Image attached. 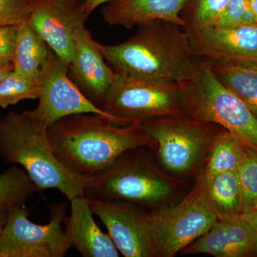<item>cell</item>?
<instances>
[{"label":"cell","mask_w":257,"mask_h":257,"mask_svg":"<svg viewBox=\"0 0 257 257\" xmlns=\"http://www.w3.org/2000/svg\"><path fill=\"white\" fill-rule=\"evenodd\" d=\"M248 147L237 137L221 128L208 155L203 175L210 177L237 170L246 156Z\"/></svg>","instance_id":"20"},{"label":"cell","mask_w":257,"mask_h":257,"mask_svg":"<svg viewBox=\"0 0 257 257\" xmlns=\"http://www.w3.org/2000/svg\"><path fill=\"white\" fill-rule=\"evenodd\" d=\"M67 204L54 203L46 224L32 222L25 206L12 208L0 236V257H64L71 248L62 223Z\"/></svg>","instance_id":"9"},{"label":"cell","mask_w":257,"mask_h":257,"mask_svg":"<svg viewBox=\"0 0 257 257\" xmlns=\"http://www.w3.org/2000/svg\"><path fill=\"white\" fill-rule=\"evenodd\" d=\"M109 1L111 0H84L82 3L83 10L87 18H89L96 8Z\"/></svg>","instance_id":"29"},{"label":"cell","mask_w":257,"mask_h":257,"mask_svg":"<svg viewBox=\"0 0 257 257\" xmlns=\"http://www.w3.org/2000/svg\"><path fill=\"white\" fill-rule=\"evenodd\" d=\"M254 19L248 0H230L213 26L236 27L253 25Z\"/></svg>","instance_id":"26"},{"label":"cell","mask_w":257,"mask_h":257,"mask_svg":"<svg viewBox=\"0 0 257 257\" xmlns=\"http://www.w3.org/2000/svg\"><path fill=\"white\" fill-rule=\"evenodd\" d=\"M205 180L209 199L219 219L241 214V192L237 170L221 172L205 177Z\"/></svg>","instance_id":"21"},{"label":"cell","mask_w":257,"mask_h":257,"mask_svg":"<svg viewBox=\"0 0 257 257\" xmlns=\"http://www.w3.org/2000/svg\"><path fill=\"white\" fill-rule=\"evenodd\" d=\"M184 0H111L101 8V18L111 26L133 29L155 20L170 22L183 28L180 12Z\"/></svg>","instance_id":"17"},{"label":"cell","mask_w":257,"mask_h":257,"mask_svg":"<svg viewBox=\"0 0 257 257\" xmlns=\"http://www.w3.org/2000/svg\"><path fill=\"white\" fill-rule=\"evenodd\" d=\"M8 219V210L0 208V236L4 229L5 225Z\"/></svg>","instance_id":"32"},{"label":"cell","mask_w":257,"mask_h":257,"mask_svg":"<svg viewBox=\"0 0 257 257\" xmlns=\"http://www.w3.org/2000/svg\"><path fill=\"white\" fill-rule=\"evenodd\" d=\"M101 108L127 122L186 116L178 82L115 73Z\"/></svg>","instance_id":"7"},{"label":"cell","mask_w":257,"mask_h":257,"mask_svg":"<svg viewBox=\"0 0 257 257\" xmlns=\"http://www.w3.org/2000/svg\"><path fill=\"white\" fill-rule=\"evenodd\" d=\"M240 216L243 220L246 221L257 231V208L248 211V212L243 213V214H240Z\"/></svg>","instance_id":"30"},{"label":"cell","mask_w":257,"mask_h":257,"mask_svg":"<svg viewBox=\"0 0 257 257\" xmlns=\"http://www.w3.org/2000/svg\"><path fill=\"white\" fill-rule=\"evenodd\" d=\"M87 199L119 253L125 257H157L155 209L122 201Z\"/></svg>","instance_id":"11"},{"label":"cell","mask_w":257,"mask_h":257,"mask_svg":"<svg viewBox=\"0 0 257 257\" xmlns=\"http://www.w3.org/2000/svg\"><path fill=\"white\" fill-rule=\"evenodd\" d=\"M40 92V81L11 71L0 82V107L5 109L21 101L38 99Z\"/></svg>","instance_id":"24"},{"label":"cell","mask_w":257,"mask_h":257,"mask_svg":"<svg viewBox=\"0 0 257 257\" xmlns=\"http://www.w3.org/2000/svg\"><path fill=\"white\" fill-rule=\"evenodd\" d=\"M209 62L216 77L257 118V60L244 59Z\"/></svg>","instance_id":"18"},{"label":"cell","mask_w":257,"mask_h":257,"mask_svg":"<svg viewBox=\"0 0 257 257\" xmlns=\"http://www.w3.org/2000/svg\"><path fill=\"white\" fill-rule=\"evenodd\" d=\"M13 70V64H0V82L5 76Z\"/></svg>","instance_id":"31"},{"label":"cell","mask_w":257,"mask_h":257,"mask_svg":"<svg viewBox=\"0 0 257 257\" xmlns=\"http://www.w3.org/2000/svg\"><path fill=\"white\" fill-rule=\"evenodd\" d=\"M138 27L136 33L121 43H99L109 67L115 73L130 77L178 80L192 57L184 29L162 20Z\"/></svg>","instance_id":"4"},{"label":"cell","mask_w":257,"mask_h":257,"mask_svg":"<svg viewBox=\"0 0 257 257\" xmlns=\"http://www.w3.org/2000/svg\"><path fill=\"white\" fill-rule=\"evenodd\" d=\"M77 1L81 2V3H84V0H77Z\"/></svg>","instance_id":"34"},{"label":"cell","mask_w":257,"mask_h":257,"mask_svg":"<svg viewBox=\"0 0 257 257\" xmlns=\"http://www.w3.org/2000/svg\"><path fill=\"white\" fill-rule=\"evenodd\" d=\"M241 192V213L248 212L257 204V151L248 147L246 156L238 167Z\"/></svg>","instance_id":"25"},{"label":"cell","mask_w":257,"mask_h":257,"mask_svg":"<svg viewBox=\"0 0 257 257\" xmlns=\"http://www.w3.org/2000/svg\"><path fill=\"white\" fill-rule=\"evenodd\" d=\"M155 211L158 257L176 256L219 219L202 173L179 202Z\"/></svg>","instance_id":"8"},{"label":"cell","mask_w":257,"mask_h":257,"mask_svg":"<svg viewBox=\"0 0 257 257\" xmlns=\"http://www.w3.org/2000/svg\"><path fill=\"white\" fill-rule=\"evenodd\" d=\"M155 142L157 156L176 177L197 179L221 126L187 116H165L141 122Z\"/></svg>","instance_id":"6"},{"label":"cell","mask_w":257,"mask_h":257,"mask_svg":"<svg viewBox=\"0 0 257 257\" xmlns=\"http://www.w3.org/2000/svg\"><path fill=\"white\" fill-rule=\"evenodd\" d=\"M48 135L64 167L85 177L100 173L128 150L156 146L141 123L124 126L97 114L66 116L49 126Z\"/></svg>","instance_id":"1"},{"label":"cell","mask_w":257,"mask_h":257,"mask_svg":"<svg viewBox=\"0 0 257 257\" xmlns=\"http://www.w3.org/2000/svg\"><path fill=\"white\" fill-rule=\"evenodd\" d=\"M37 189L27 172L18 165L0 174V208L9 210L25 206Z\"/></svg>","instance_id":"22"},{"label":"cell","mask_w":257,"mask_h":257,"mask_svg":"<svg viewBox=\"0 0 257 257\" xmlns=\"http://www.w3.org/2000/svg\"><path fill=\"white\" fill-rule=\"evenodd\" d=\"M150 150L139 147L124 152L112 165L93 176L84 196L133 203L151 209L179 202L192 187L161 169Z\"/></svg>","instance_id":"3"},{"label":"cell","mask_w":257,"mask_h":257,"mask_svg":"<svg viewBox=\"0 0 257 257\" xmlns=\"http://www.w3.org/2000/svg\"><path fill=\"white\" fill-rule=\"evenodd\" d=\"M49 49L46 42L37 35L28 21L20 24L12 62L13 70L28 78L39 80Z\"/></svg>","instance_id":"19"},{"label":"cell","mask_w":257,"mask_h":257,"mask_svg":"<svg viewBox=\"0 0 257 257\" xmlns=\"http://www.w3.org/2000/svg\"><path fill=\"white\" fill-rule=\"evenodd\" d=\"M32 8L33 0H0V27L28 21Z\"/></svg>","instance_id":"27"},{"label":"cell","mask_w":257,"mask_h":257,"mask_svg":"<svg viewBox=\"0 0 257 257\" xmlns=\"http://www.w3.org/2000/svg\"><path fill=\"white\" fill-rule=\"evenodd\" d=\"M0 157L27 172L37 190L57 189L69 202L84 195L92 177L72 173L56 157L48 127L28 111H11L0 121Z\"/></svg>","instance_id":"2"},{"label":"cell","mask_w":257,"mask_h":257,"mask_svg":"<svg viewBox=\"0 0 257 257\" xmlns=\"http://www.w3.org/2000/svg\"><path fill=\"white\" fill-rule=\"evenodd\" d=\"M69 73L84 95L101 108L115 72L106 62L99 42L93 39L85 25L76 32L74 55L69 65Z\"/></svg>","instance_id":"14"},{"label":"cell","mask_w":257,"mask_h":257,"mask_svg":"<svg viewBox=\"0 0 257 257\" xmlns=\"http://www.w3.org/2000/svg\"><path fill=\"white\" fill-rule=\"evenodd\" d=\"M256 256H257V243H256Z\"/></svg>","instance_id":"35"},{"label":"cell","mask_w":257,"mask_h":257,"mask_svg":"<svg viewBox=\"0 0 257 257\" xmlns=\"http://www.w3.org/2000/svg\"><path fill=\"white\" fill-rule=\"evenodd\" d=\"M256 208H257V204H256V207H255L254 209H256Z\"/></svg>","instance_id":"36"},{"label":"cell","mask_w":257,"mask_h":257,"mask_svg":"<svg viewBox=\"0 0 257 257\" xmlns=\"http://www.w3.org/2000/svg\"><path fill=\"white\" fill-rule=\"evenodd\" d=\"M39 81L41 92L38 105L28 112L47 127L62 118L77 114H100L116 124H130L89 100L69 77V66L50 49L42 64Z\"/></svg>","instance_id":"10"},{"label":"cell","mask_w":257,"mask_h":257,"mask_svg":"<svg viewBox=\"0 0 257 257\" xmlns=\"http://www.w3.org/2000/svg\"><path fill=\"white\" fill-rule=\"evenodd\" d=\"M69 202L70 214L64 222L71 248L84 257L119 256V251L109 235L103 232L94 220L87 198L83 195Z\"/></svg>","instance_id":"16"},{"label":"cell","mask_w":257,"mask_h":257,"mask_svg":"<svg viewBox=\"0 0 257 257\" xmlns=\"http://www.w3.org/2000/svg\"><path fill=\"white\" fill-rule=\"evenodd\" d=\"M257 231L240 215L218 219L206 234L181 251L215 257L256 256Z\"/></svg>","instance_id":"15"},{"label":"cell","mask_w":257,"mask_h":257,"mask_svg":"<svg viewBox=\"0 0 257 257\" xmlns=\"http://www.w3.org/2000/svg\"><path fill=\"white\" fill-rule=\"evenodd\" d=\"M87 15L77 0H33L28 22L51 50L69 65L74 55L76 32Z\"/></svg>","instance_id":"12"},{"label":"cell","mask_w":257,"mask_h":257,"mask_svg":"<svg viewBox=\"0 0 257 257\" xmlns=\"http://www.w3.org/2000/svg\"><path fill=\"white\" fill-rule=\"evenodd\" d=\"M249 3L250 9L252 13L254 23L257 25V0H248Z\"/></svg>","instance_id":"33"},{"label":"cell","mask_w":257,"mask_h":257,"mask_svg":"<svg viewBox=\"0 0 257 257\" xmlns=\"http://www.w3.org/2000/svg\"><path fill=\"white\" fill-rule=\"evenodd\" d=\"M230 0H184L180 12L184 31L197 32L213 26Z\"/></svg>","instance_id":"23"},{"label":"cell","mask_w":257,"mask_h":257,"mask_svg":"<svg viewBox=\"0 0 257 257\" xmlns=\"http://www.w3.org/2000/svg\"><path fill=\"white\" fill-rule=\"evenodd\" d=\"M177 82L187 116L218 124L257 151V118L216 77L209 61L192 57Z\"/></svg>","instance_id":"5"},{"label":"cell","mask_w":257,"mask_h":257,"mask_svg":"<svg viewBox=\"0 0 257 257\" xmlns=\"http://www.w3.org/2000/svg\"><path fill=\"white\" fill-rule=\"evenodd\" d=\"M18 25L0 27V64H12Z\"/></svg>","instance_id":"28"},{"label":"cell","mask_w":257,"mask_h":257,"mask_svg":"<svg viewBox=\"0 0 257 257\" xmlns=\"http://www.w3.org/2000/svg\"><path fill=\"white\" fill-rule=\"evenodd\" d=\"M192 57L211 62L257 60V25L211 26L187 32Z\"/></svg>","instance_id":"13"}]
</instances>
